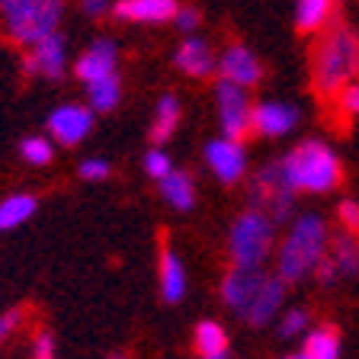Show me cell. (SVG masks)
Returning a JSON list of instances; mask_svg holds the SVG:
<instances>
[{
	"instance_id": "obj_1",
	"label": "cell",
	"mask_w": 359,
	"mask_h": 359,
	"mask_svg": "<svg viewBox=\"0 0 359 359\" xmlns=\"http://www.w3.org/2000/svg\"><path fill=\"white\" fill-rule=\"evenodd\" d=\"M359 81V32L337 22L318 36L311 52V87L321 100H334L337 90Z\"/></svg>"
},
{
	"instance_id": "obj_2",
	"label": "cell",
	"mask_w": 359,
	"mask_h": 359,
	"mask_svg": "<svg viewBox=\"0 0 359 359\" xmlns=\"http://www.w3.org/2000/svg\"><path fill=\"white\" fill-rule=\"evenodd\" d=\"M285 187L292 193H330L340 187L344 180V161L337 157V151L321 138H308L299 142L289 154L279 161Z\"/></svg>"
},
{
	"instance_id": "obj_3",
	"label": "cell",
	"mask_w": 359,
	"mask_h": 359,
	"mask_svg": "<svg viewBox=\"0 0 359 359\" xmlns=\"http://www.w3.org/2000/svg\"><path fill=\"white\" fill-rule=\"evenodd\" d=\"M327 244H330L327 222H324L321 215H314V212L299 215L276 250V276L283 279L285 285L305 283L314 273V266L324 260Z\"/></svg>"
},
{
	"instance_id": "obj_4",
	"label": "cell",
	"mask_w": 359,
	"mask_h": 359,
	"mask_svg": "<svg viewBox=\"0 0 359 359\" xmlns=\"http://www.w3.org/2000/svg\"><path fill=\"white\" fill-rule=\"evenodd\" d=\"M65 0H0L4 36L20 48H29L48 32H58Z\"/></svg>"
},
{
	"instance_id": "obj_5",
	"label": "cell",
	"mask_w": 359,
	"mask_h": 359,
	"mask_svg": "<svg viewBox=\"0 0 359 359\" xmlns=\"http://www.w3.org/2000/svg\"><path fill=\"white\" fill-rule=\"evenodd\" d=\"M276 247V222L260 209H247L231 222L228 254L234 266H263Z\"/></svg>"
},
{
	"instance_id": "obj_6",
	"label": "cell",
	"mask_w": 359,
	"mask_h": 359,
	"mask_svg": "<svg viewBox=\"0 0 359 359\" xmlns=\"http://www.w3.org/2000/svg\"><path fill=\"white\" fill-rule=\"evenodd\" d=\"M292 199H295V193L285 187L279 164H266L260 173H257L254 187H250V209L266 212V215L279 224V222H285V218H289Z\"/></svg>"
},
{
	"instance_id": "obj_7",
	"label": "cell",
	"mask_w": 359,
	"mask_h": 359,
	"mask_svg": "<svg viewBox=\"0 0 359 359\" xmlns=\"http://www.w3.org/2000/svg\"><path fill=\"white\" fill-rule=\"evenodd\" d=\"M215 106H218V126H222L224 138H238V142H244V135L250 132V109H254L250 97H247V90L218 77Z\"/></svg>"
},
{
	"instance_id": "obj_8",
	"label": "cell",
	"mask_w": 359,
	"mask_h": 359,
	"mask_svg": "<svg viewBox=\"0 0 359 359\" xmlns=\"http://www.w3.org/2000/svg\"><path fill=\"white\" fill-rule=\"evenodd\" d=\"M22 71L29 77H45V81H61L67 71V42L61 32H48L36 45L26 48Z\"/></svg>"
},
{
	"instance_id": "obj_9",
	"label": "cell",
	"mask_w": 359,
	"mask_h": 359,
	"mask_svg": "<svg viewBox=\"0 0 359 359\" xmlns=\"http://www.w3.org/2000/svg\"><path fill=\"white\" fill-rule=\"evenodd\" d=\"M205 164H209V170L222 180L224 187L241 183L244 173H247L244 142H238V138H224V135L222 138H212V142L205 144Z\"/></svg>"
},
{
	"instance_id": "obj_10",
	"label": "cell",
	"mask_w": 359,
	"mask_h": 359,
	"mask_svg": "<svg viewBox=\"0 0 359 359\" xmlns=\"http://www.w3.org/2000/svg\"><path fill=\"white\" fill-rule=\"evenodd\" d=\"M215 74L222 77V81H231V83H238V87L250 90V87H257V83L263 81V65H260V58L247 48V45L231 42L222 55H218Z\"/></svg>"
},
{
	"instance_id": "obj_11",
	"label": "cell",
	"mask_w": 359,
	"mask_h": 359,
	"mask_svg": "<svg viewBox=\"0 0 359 359\" xmlns=\"http://www.w3.org/2000/svg\"><path fill=\"white\" fill-rule=\"evenodd\" d=\"M48 132L55 135V142L65 144V148H74L93 132V109L81 103H65L48 116Z\"/></svg>"
},
{
	"instance_id": "obj_12",
	"label": "cell",
	"mask_w": 359,
	"mask_h": 359,
	"mask_svg": "<svg viewBox=\"0 0 359 359\" xmlns=\"http://www.w3.org/2000/svg\"><path fill=\"white\" fill-rule=\"evenodd\" d=\"M263 279H266V269L263 266H234L231 263V269L222 279V302L234 314H244L247 305L254 302V295L260 292Z\"/></svg>"
},
{
	"instance_id": "obj_13",
	"label": "cell",
	"mask_w": 359,
	"mask_h": 359,
	"mask_svg": "<svg viewBox=\"0 0 359 359\" xmlns=\"http://www.w3.org/2000/svg\"><path fill=\"white\" fill-rule=\"evenodd\" d=\"M299 126V106L283 103V100H263L250 109V132L263 138H283Z\"/></svg>"
},
{
	"instance_id": "obj_14",
	"label": "cell",
	"mask_w": 359,
	"mask_h": 359,
	"mask_svg": "<svg viewBox=\"0 0 359 359\" xmlns=\"http://www.w3.org/2000/svg\"><path fill=\"white\" fill-rule=\"evenodd\" d=\"M116 67H119V45L112 42V39H97L74 61V74H77V81L90 83V81H100V77L116 74Z\"/></svg>"
},
{
	"instance_id": "obj_15",
	"label": "cell",
	"mask_w": 359,
	"mask_h": 359,
	"mask_svg": "<svg viewBox=\"0 0 359 359\" xmlns=\"http://www.w3.org/2000/svg\"><path fill=\"white\" fill-rule=\"evenodd\" d=\"M215 61L218 58L212 52V42H205L199 36H187L180 42L177 55H173V65L187 77H193V81H209L215 74Z\"/></svg>"
},
{
	"instance_id": "obj_16",
	"label": "cell",
	"mask_w": 359,
	"mask_h": 359,
	"mask_svg": "<svg viewBox=\"0 0 359 359\" xmlns=\"http://www.w3.org/2000/svg\"><path fill=\"white\" fill-rule=\"evenodd\" d=\"M285 289L289 285L283 283L279 276H269L266 273V279H263V285H260V292L254 295V302L247 305V311L241 314L250 327H266L273 318H276L279 311H283V305H285Z\"/></svg>"
},
{
	"instance_id": "obj_17",
	"label": "cell",
	"mask_w": 359,
	"mask_h": 359,
	"mask_svg": "<svg viewBox=\"0 0 359 359\" xmlns=\"http://www.w3.org/2000/svg\"><path fill=\"white\" fill-rule=\"evenodd\" d=\"M180 0H116L109 13L122 22H148V26H161V22H173Z\"/></svg>"
},
{
	"instance_id": "obj_18",
	"label": "cell",
	"mask_w": 359,
	"mask_h": 359,
	"mask_svg": "<svg viewBox=\"0 0 359 359\" xmlns=\"http://www.w3.org/2000/svg\"><path fill=\"white\" fill-rule=\"evenodd\" d=\"M157 276H161V299L167 305H177L187 295V266L180 260V254L164 241L161 247V263H157Z\"/></svg>"
},
{
	"instance_id": "obj_19",
	"label": "cell",
	"mask_w": 359,
	"mask_h": 359,
	"mask_svg": "<svg viewBox=\"0 0 359 359\" xmlns=\"http://www.w3.org/2000/svg\"><path fill=\"white\" fill-rule=\"evenodd\" d=\"M337 0H295V29L302 36H321L334 26Z\"/></svg>"
},
{
	"instance_id": "obj_20",
	"label": "cell",
	"mask_w": 359,
	"mask_h": 359,
	"mask_svg": "<svg viewBox=\"0 0 359 359\" xmlns=\"http://www.w3.org/2000/svg\"><path fill=\"white\" fill-rule=\"evenodd\" d=\"M305 359H340L344 356V344H340V330L334 324H318V327L305 330V346H302Z\"/></svg>"
},
{
	"instance_id": "obj_21",
	"label": "cell",
	"mask_w": 359,
	"mask_h": 359,
	"mask_svg": "<svg viewBox=\"0 0 359 359\" xmlns=\"http://www.w3.org/2000/svg\"><path fill=\"white\" fill-rule=\"evenodd\" d=\"M157 187L177 212H189L196 205V183L187 170H170L164 180H157Z\"/></svg>"
},
{
	"instance_id": "obj_22",
	"label": "cell",
	"mask_w": 359,
	"mask_h": 359,
	"mask_svg": "<svg viewBox=\"0 0 359 359\" xmlns=\"http://www.w3.org/2000/svg\"><path fill=\"white\" fill-rule=\"evenodd\" d=\"M327 257L334 260L340 276H346V279L359 276V234H350V231L337 234L327 244Z\"/></svg>"
},
{
	"instance_id": "obj_23",
	"label": "cell",
	"mask_w": 359,
	"mask_h": 359,
	"mask_svg": "<svg viewBox=\"0 0 359 359\" xmlns=\"http://www.w3.org/2000/svg\"><path fill=\"white\" fill-rule=\"evenodd\" d=\"M180 126V100L173 93H164L154 106V122H151V142L164 144Z\"/></svg>"
},
{
	"instance_id": "obj_24",
	"label": "cell",
	"mask_w": 359,
	"mask_h": 359,
	"mask_svg": "<svg viewBox=\"0 0 359 359\" xmlns=\"http://www.w3.org/2000/svg\"><path fill=\"white\" fill-rule=\"evenodd\" d=\"M39 209V199L29 193H16V196H7L0 202V231H13L20 228L22 222H29Z\"/></svg>"
},
{
	"instance_id": "obj_25",
	"label": "cell",
	"mask_w": 359,
	"mask_h": 359,
	"mask_svg": "<svg viewBox=\"0 0 359 359\" xmlns=\"http://www.w3.org/2000/svg\"><path fill=\"white\" fill-rule=\"evenodd\" d=\"M122 100V81L119 74H109V77H100V81H90L87 83V103L93 112H109L116 109Z\"/></svg>"
},
{
	"instance_id": "obj_26",
	"label": "cell",
	"mask_w": 359,
	"mask_h": 359,
	"mask_svg": "<svg viewBox=\"0 0 359 359\" xmlns=\"http://www.w3.org/2000/svg\"><path fill=\"white\" fill-rule=\"evenodd\" d=\"M193 344L202 359V356H212V353L228 350V334H224V327L218 321H199L193 330Z\"/></svg>"
},
{
	"instance_id": "obj_27",
	"label": "cell",
	"mask_w": 359,
	"mask_h": 359,
	"mask_svg": "<svg viewBox=\"0 0 359 359\" xmlns=\"http://www.w3.org/2000/svg\"><path fill=\"white\" fill-rule=\"evenodd\" d=\"M20 154H22V161H26V164L45 167L55 157V148H52V142H48V138H42V135H32V138H26V142L20 144Z\"/></svg>"
},
{
	"instance_id": "obj_28",
	"label": "cell",
	"mask_w": 359,
	"mask_h": 359,
	"mask_svg": "<svg viewBox=\"0 0 359 359\" xmlns=\"http://www.w3.org/2000/svg\"><path fill=\"white\" fill-rule=\"evenodd\" d=\"M308 330V311L305 308H289V311L279 318V337L292 340V337H302Z\"/></svg>"
},
{
	"instance_id": "obj_29",
	"label": "cell",
	"mask_w": 359,
	"mask_h": 359,
	"mask_svg": "<svg viewBox=\"0 0 359 359\" xmlns=\"http://www.w3.org/2000/svg\"><path fill=\"white\" fill-rule=\"evenodd\" d=\"M334 103H337V109H340V116H346V119H359V81H350L346 87L337 90Z\"/></svg>"
},
{
	"instance_id": "obj_30",
	"label": "cell",
	"mask_w": 359,
	"mask_h": 359,
	"mask_svg": "<svg viewBox=\"0 0 359 359\" xmlns=\"http://www.w3.org/2000/svg\"><path fill=\"white\" fill-rule=\"evenodd\" d=\"M170 170H173V164H170V157H167V151L151 148L148 154H144V173H148L151 180H164Z\"/></svg>"
},
{
	"instance_id": "obj_31",
	"label": "cell",
	"mask_w": 359,
	"mask_h": 359,
	"mask_svg": "<svg viewBox=\"0 0 359 359\" xmlns=\"http://www.w3.org/2000/svg\"><path fill=\"white\" fill-rule=\"evenodd\" d=\"M77 173H81L83 180H90V183H97V180H106V177H109L112 167H109V161H106V157H87V161H81Z\"/></svg>"
},
{
	"instance_id": "obj_32",
	"label": "cell",
	"mask_w": 359,
	"mask_h": 359,
	"mask_svg": "<svg viewBox=\"0 0 359 359\" xmlns=\"http://www.w3.org/2000/svg\"><path fill=\"white\" fill-rule=\"evenodd\" d=\"M337 218H340V228L350 234H359V202L356 199H344L337 205Z\"/></svg>"
},
{
	"instance_id": "obj_33",
	"label": "cell",
	"mask_w": 359,
	"mask_h": 359,
	"mask_svg": "<svg viewBox=\"0 0 359 359\" xmlns=\"http://www.w3.org/2000/svg\"><path fill=\"white\" fill-rule=\"evenodd\" d=\"M173 22H177V29L180 32H196L199 29V22H202V13L196 7H189V4H180L177 7V13H173Z\"/></svg>"
},
{
	"instance_id": "obj_34",
	"label": "cell",
	"mask_w": 359,
	"mask_h": 359,
	"mask_svg": "<svg viewBox=\"0 0 359 359\" xmlns=\"http://www.w3.org/2000/svg\"><path fill=\"white\" fill-rule=\"evenodd\" d=\"M32 359H55V337L48 330L36 334V340H32Z\"/></svg>"
},
{
	"instance_id": "obj_35",
	"label": "cell",
	"mask_w": 359,
	"mask_h": 359,
	"mask_svg": "<svg viewBox=\"0 0 359 359\" xmlns=\"http://www.w3.org/2000/svg\"><path fill=\"white\" fill-rule=\"evenodd\" d=\"M314 279H318V283L321 285H334L337 279H340V273H337V266H334V260H330L327 254H324V260L318 263V266H314V273H311Z\"/></svg>"
},
{
	"instance_id": "obj_36",
	"label": "cell",
	"mask_w": 359,
	"mask_h": 359,
	"mask_svg": "<svg viewBox=\"0 0 359 359\" xmlns=\"http://www.w3.org/2000/svg\"><path fill=\"white\" fill-rule=\"evenodd\" d=\"M112 10V0H81V13L90 16V20H100Z\"/></svg>"
},
{
	"instance_id": "obj_37",
	"label": "cell",
	"mask_w": 359,
	"mask_h": 359,
	"mask_svg": "<svg viewBox=\"0 0 359 359\" xmlns=\"http://www.w3.org/2000/svg\"><path fill=\"white\" fill-rule=\"evenodd\" d=\"M20 321H22V311H7L4 314V318H0V340L13 334V330L20 327Z\"/></svg>"
},
{
	"instance_id": "obj_38",
	"label": "cell",
	"mask_w": 359,
	"mask_h": 359,
	"mask_svg": "<svg viewBox=\"0 0 359 359\" xmlns=\"http://www.w3.org/2000/svg\"><path fill=\"white\" fill-rule=\"evenodd\" d=\"M202 359H231V353L222 350V353H212V356H202Z\"/></svg>"
},
{
	"instance_id": "obj_39",
	"label": "cell",
	"mask_w": 359,
	"mask_h": 359,
	"mask_svg": "<svg viewBox=\"0 0 359 359\" xmlns=\"http://www.w3.org/2000/svg\"><path fill=\"white\" fill-rule=\"evenodd\" d=\"M285 359H305V356H302V353H292V356H285Z\"/></svg>"
}]
</instances>
